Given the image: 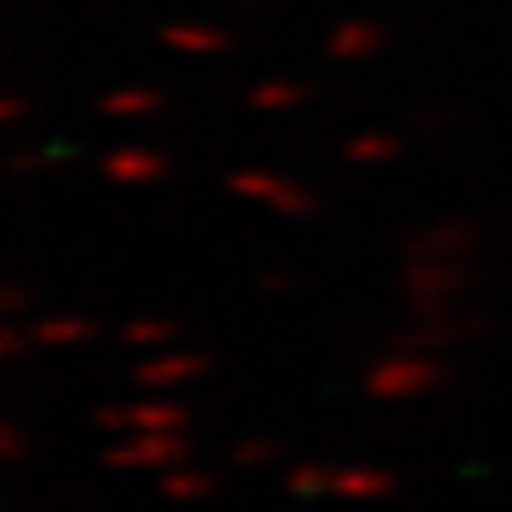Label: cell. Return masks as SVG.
<instances>
[{"label":"cell","instance_id":"obj_1","mask_svg":"<svg viewBox=\"0 0 512 512\" xmlns=\"http://www.w3.org/2000/svg\"><path fill=\"white\" fill-rule=\"evenodd\" d=\"M448 380V367L436 355H419V350H389L380 355L363 376V393L376 402H414L440 389Z\"/></svg>","mask_w":512,"mask_h":512},{"label":"cell","instance_id":"obj_10","mask_svg":"<svg viewBox=\"0 0 512 512\" xmlns=\"http://www.w3.org/2000/svg\"><path fill=\"white\" fill-rule=\"evenodd\" d=\"M120 338L128 346H163L175 338V325H167V320H133V325H124Z\"/></svg>","mask_w":512,"mask_h":512},{"label":"cell","instance_id":"obj_4","mask_svg":"<svg viewBox=\"0 0 512 512\" xmlns=\"http://www.w3.org/2000/svg\"><path fill=\"white\" fill-rule=\"evenodd\" d=\"M201 372H210V355L201 350H167V355H154L146 363L133 367V380L141 389H171V384H188Z\"/></svg>","mask_w":512,"mask_h":512},{"label":"cell","instance_id":"obj_3","mask_svg":"<svg viewBox=\"0 0 512 512\" xmlns=\"http://www.w3.org/2000/svg\"><path fill=\"white\" fill-rule=\"evenodd\" d=\"M94 423L107 431H124V436H141V431H184L188 410L175 402H133V406H99Z\"/></svg>","mask_w":512,"mask_h":512},{"label":"cell","instance_id":"obj_7","mask_svg":"<svg viewBox=\"0 0 512 512\" xmlns=\"http://www.w3.org/2000/svg\"><path fill=\"white\" fill-rule=\"evenodd\" d=\"M158 491L167 495L171 504H197V500H210L214 495V478L205 470H188V466H175L158 478Z\"/></svg>","mask_w":512,"mask_h":512},{"label":"cell","instance_id":"obj_6","mask_svg":"<svg viewBox=\"0 0 512 512\" xmlns=\"http://www.w3.org/2000/svg\"><path fill=\"white\" fill-rule=\"evenodd\" d=\"M90 338H94V320L86 316H43L30 329V342L35 346H82Z\"/></svg>","mask_w":512,"mask_h":512},{"label":"cell","instance_id":"obj_12","mask_svg":"<svg viewBox=\"0 0 512 512\" xmlns=\"http://www.w3.org/2000/svg\"><path fill=\"white\" fill-rule=\"evenodd\" d=\"M30 346H35V342H26L18 329H5V333H0V355H5V359H22Z\"/></svg>","mask_w":512,"mask_h":512},{"label":"cell","instance_id":"obj_2","mask_svg":"<svg viewBox=\"0 0 512 512\" xmlns=\"http://www.w3.org/2000/svg\"><path fill=\"white\" fill-rule=\"evenodd\" d=\"M188 461L184 431H141V436H124L103 453L107 470H158L167 474Z\"/></svg>","mask_w":512,"mask_h":512},{"label":"cell","instance_id":"obj_13","mask_svg":"<svg viewBox=\"0 0 512 512\" xmlns=\"http://www.w3.org/2000/svg\"><path fill=\"white\" fill-rule=\"evenodd\" d=\"M18 308H22V295L9 291V295H5V312H18Z\"/></svg>","mask_w":512,"mask_h":512},{"label":"cell","instance_id":"obj_9","mask_svg":"<svg viewBox=\"0 0 512 512\" xmlns=\"http://www.w3.org/2000/svg\"><path fill=\"white\" fill-rule=\"evenodd\" d=\"M282 457V444L269 440V436H252V440H239L231 448V461L239 470H261V466H274Z\"/></svg>","mask_w":512,"mask_h":512},{"label":"cell","instance_id":"obj_11","mask_svg":"<svg viewBox=\"0 0 512 512\" xmlns=\"http://www.w3.org/2000/svg\"><path fill=\"white\" fill-rule=\"evenodd\" d=\"M22 453H26V444H22V431L13 427V423H5V427H0V457H5L9 466H13V461H22Z\"/></svg>","mask_w":512,"mask_h":512},{"label":"cell","instance_id":"obj_8","mask_svg":"<svg viewBox=\"0 0 512 512\" xmlns=\"http://www.w3.org/2000/svg\"><path fill=\"white\" fill-rule=\"evenodd\" d=\"M286 491L295 495V500H316V495H329L333 491V470L320 466V461H299V466L286 470Z\"/></svg>","mask_w":512,"mask_h":512},{"label":"cell","instance_id":"obj_5","mask_svg":"<svg viewBox=\"0 0 512 512\" xmlns=\"http://www.w3.org/2000/svg\"><path fill=\"white\" fill-rule=\"evenodd\" d=\"M397 478L384 474V470H372V466H342L333 470V495H342L350 504H367V500H384L393 495Z\"/></svg>","mask_w":512,"mask_h":512}]
</instances>
